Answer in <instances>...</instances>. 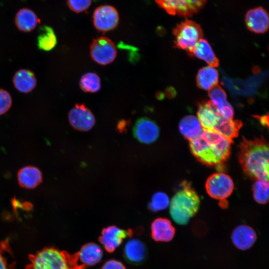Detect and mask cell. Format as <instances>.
Here are the masks:
<instances>
[{
    "instance_id": "cell-34",
    "label": "cell",
    "mask_w": 269,
    "mask_h": 269,
    "mask_svg": "<svg viewBox=\"0 0 269 269\" xmlns=\"http://www.w3.org/2000/svg\"><path fill=\"white\" fill-rule=\"evenodd\" d=\"M8 244L6 242L1 243L0 248V269H11V266L8 263L6 257L4 255L3 249Z\"/></svg>"
},
{
    "instance_id": "cell-23",
    "label": "cell",
    "mask_w": 269,
    "mask_h": 269,
    "mask_svg": "<svg viewBox=\"0 0 269 269\" xmlns=\"http://www.w3.org/2000/svg\"><path fill=\"white\" fill-rule=\"evenodd\" d=\"M242 126L243 124L241 121L226 119L220 117L212 131L219 134L232 142L234 138L238 136Z\"/></svg>"
},
{
    "instance_id": "cell-13",
    "label": "cell",
    "mask_w": 269,
    "mask_h": 269,
    "mask_svg": "<svg viewBox=\"0 0 269 269\" xmlns=\"http://www.w3.org/2000/svg\"><path fill=\"white\" fill-rule=\"evenodd\" d=\"M245 23L251 31L256 33H264L269 29V13L262 6L251 9L246 14Z\"/></svg>"
},
{
    "instance_id": "cell-31",
    "label": "cell",
    "mask_w": 269,
    "mask_h": 269,
    "mask_svg": "<svg viewBox=\"0 0 269 269\" xmlns=\"http://www.w3.org/2000/svg\"><path fill=\"white\" fill-rule=\"evenodd\" d=\"M92 0H67L69 8L76 13L87 10L91 5Z\"/></svg>"
},
{
    "instance_id": "cell-14",
    "label": "cell",
    "mask_w": 269,
    "mask_h": 269,
    "mask_svg": "<svg viewBox=\"0 0 269 269\" xmlns=\"http://www.w3.org/2000/svg\"><path fill=\"white\" fill-rule=\"evenodd\" d=\"M257 238L255 231L247 225L237 226L231 234V240L234 245L242 251L250 249L256 242Z\"/></svg>"
},
{
    "instance_id": "cell-15",
    "label": "cell",
    "mask_w": 269,
    "mask_h": 269,
    "mask_svg": "<svg viewBox=\"0 0 269 269\" xmlns=\"http://www.w3.org/2000/svg\"><path fill=\"white\" fill-rule=\"evenodd\" d=\"M75 255L78 263L82 267H92L101 261L103 257V251L99 245L89 243L83 246Z\"/></svg>"
},
{
    "instance_id": "cell-1",
    "label": "cell",
    "mask_w": 269,
    "mask_h": 269,
    "mask_svg": "<svg viewBox=\"0 0 269 269\" xmlns=\"http://www.w3.org/2000/svg\"><path fill=\"white\" fill-rule=\"evenodd\" d=\"M232 142L219 134L203 129L196 138L189 141V146L199 161L207 166L217 167L228 159Z\"/></svg>"
},
{
    "instance_id": "cell-25",
    "label": "cell",
    "mask_w": 269,
    "mask_h": 269,
    "mask_svg": "<svg viewBox=\"0 0 269 269\" xmlns=\"http://www.w3.org/2000/svg\"><path fill=\"white\" fill-rule=\"evenodd\" d=\"M40 20L31 9L23 8L20 9L15 17V23L20 31L27 32L33 30Z\"/></svg>"
},
{
    "instance_id": "cell-24",
    "label": "cell",
    "mask_w": 269,
    "mask_h": 269,
    "mask_svg": "<svg viewBox=\"0 0 269 269\" xmlns=\"http://www.w3.org/2000/svg\"><path fill=\"white\" fill-rule=\"evenodd\" d=\"M178 128L182 135L189 141L196 138L203 130L198 118L192 115L183 118L179 122Z\"/></svg>"
},
{
    "instance_id": "cell-12",
    "label": "cell",
    "mask_w": 269,
    "mask_h": 269,
    "mask_svg": "<svg viewBox=\"0 0 269 269\" xmlns=\"http://www.w3.org/2000/svg\"><path fill=\"white\" fill-rule=\"evenodd\" d=\"M132 232L116 226H110L104 228L100 237V242L103 248L109 252H113L118 248L124 240L130 237Z\"/></svg>"
},
{
    "instance_id": "cell-2",
    "label": "cell",
    "mask_w": 269,
    "mask_h": 269,
    "mask_svg": "<svg viewBox=\"0 0 269 269\" xmlns=\"http://www.w3.org/2000/svg\"><path fill=\"white\" fill-rule=\"evenodd\" d=\"M238 157L244 172L255 179L269 180V144L263 137L243 138Z\"/></svg>"
},
{
    "instance_id": "cell-17",
    "label": "cell",
    "mask_w": 269,
    "mask_h": 269,
    "mask_svg": "<svg viewBox=\"0 0 269 269\" xmlns=\"http://www.w3.org/2000/svg\"><path fill=\"white\" fill-rule=\"evenodd\" d=\"M197 115L203 129L210 131L213 130L221 117L210 101H202L199 103Z\"/></svg>"
},
{
    "instance_id": "cell-27",
    "label": "cell",
    "mask_w": 269,
    "mask_h": 269,
    "mask_svg": "<svg viewBox=\"0 0 269 269\" xmlns=\"http://www.w3.org/2000/svg\"><path fill=\"white\" fill-rule=\"evenodd\" d=\"M41 32L37 37V46L40 50L49 51L57 44V38L53 29L44 25L41 28Z\"/></svg>"
},
{
    "instance_id": "cell-8",
    "label": "cell",
    "mask_w": 269,
    "mask_h": 269,
    "mask_svg": "<svg viewBox=\"0 0 269 269\" xmlns=\"http://www.w3.org/2000/svg\"><path fill=\"white\" fill-rule=\"evenodd\" d=\"M90 54L95 62L105 65L115 60L117 50L115 44L110 38L102 36L93 40L90 45Z\"/></svg>"
},
{
    "instance_id": "cell-3",
    "label": "cell",
    "mask_w": 269,
    "mask_h": 269,
    "mask_svg": "<svg viewBox=\"0 0 269 269\" xmlns=\"http://www.w3.org/2000/svg\"><path fill=\"white\" fill-rule=\"evenodd\" d=\"M200 204L197 193L189 182L184 181L170 202V216L176 224L186 225L198 212Z\"/></svg>"
},
{
    "instance_id": "cell-21",
    "label": "cell",
    "mask_w": 269,
    "mask_h": 269,
    "mask_svg": "<svg viewBox=\"0 0 269 269\" xmlns=\"http://www.w3.org/2000/svg\"><path fill=\"white\" fill-rule=\"evenodd\" d=\"M12 82L17 91L25 94L31 92L37 84L34 73L26 69L17 70L13 76Z\"/></svg>"
},
{
    "instance_id": "cell-18",
    "label": "cell",
    "mask_w": 269,
    "mask_h": 269,
    "mask_svg": "<svg viewBox=\"0 0 269 269\" xmlns=\"http://www.w3.org/2000/svg\"><path fill=\"white\" fill-rule=\"evenodd\" d=\"M175 234V228L167 218H156L151 224V235L155 241L169 242L173 239Z\"/></svg>"
},
{
    "instance_id": "cell-20",
    "label": "cell",
    "mask_w": 269,
    "mask_h": 269,
    "mask_svg": "<svg viewBox=\"0 0 269 269\" xmlns=\"http://www.w3.org/2000/svg\"><path fill=\"white\" fill-rule=\"evenodd\" d=\"M17 179L20 187L25 189H34L42 181L41 171L33 166L21 168L17 173Z\"/></svg>"
},
{
    "instance_id": "cell-4",
    "label": "cell",
    "mask_w": 269,
    "mask_h": 269,
    "mask_svg": "<svg viewBox=\"0 0 269 269\" xmlns=\"http://www.w3.org/2000/svg\"><path fill=\"white\" fill-rule=\"evenodd\" d=\"M26 269H83L76 255H70L53 247L42 249L29 258Z\"/></svg>"
},
{
    "instance_id": "cell-9",
    "label": "cell",
    "mask_w": 269,
    "mask_h": 269,
    "mask_svg": "<svg viewBox=\"0 0 269 269\" xmlns=\"http://www.w3.org/2000/svg\"><path fill=\"white\" fill-rule=\"evenodd\" d=\"M119 21V15L117 9L110 5L97 7L93 14V22L97 30L107 32L115 28Z\"/></svg>"
},
{
    "instance_id": "cell-7",
    "label": "cell",
    "mask_w": 269,
    "mask_h": 269,
    "mask_svg": "<svg viewBox=\"0 0 269 269\" xmlns=\"http://www.w3.org/2000/svg\"><path fill=\"white\" fill-rule=\"evenodd\" d=\"M157 5L168 14L186 18L198 13L207 0H154Z\"/></svg>"
},
{
    "instance_id": "cell-19",
    "label": "cell",
    "mask_w": 269,
    "mask_h": 269,
    "mask_svg": "<svg viewBox=\"0 0 269 269\" xmlns=\"http://www.w3.org/2000/svg\"><path fill=\"white\" fill-rule=\"evenodd\" d=\"M123 252L126 260L134 264H138L143 262L146 255L145 245L136 238L129 239L125 244Z\"/></svg>"
},
{
    "instance_id": "cell-26",
    "label": "cell",
    "mask_w": 269,
    "mask_h": 269,
    "mask_svg": "<svg viewBox=\"0 0 269 269\" xmlns=\"http://www.w3.org/2000/svg\"><path fill=\"white\" fill-rule=\"evenodd\" d=\"M219 79L218 71L213 67L208 66L200 69L196 77L197 86L204 90H210L216 86Z\"/></svg>"
},
{
    "instance_id": "cell-11",
    "label": "cell",
    "mask_w": 269,
    "mask_h": 269,
    "mask_svg": "<svg viewBox=\"0 0 269 269\" xmlns=\"http://www.w3.org/2000/svg\"><path fill=\"white\" fill-rule=\"evenodd\" d=\"M133 132L134 137L138 141L144 144H150L158 138L159 129L152 120L141 118L135 123Z\"/></svg>"
},
{
    "instance_id": "cell-5",
    "label": "cell",
    "mask_w": 269,
    "mask_h": 269,
    "mask_svg": "<svg viewBox=\"0 0 269 269\" xmlns=\"http://www.w3.org/2000/svg\"><path fill=\"white\" fill-rule=\"evenodd\" d=\"M173 32L175 46L187 51L192 49L203 36L200 25L188 19L178 24Z\"/></svg>"
},
{
    "instance_id": "cell-28",
    "label": "cell",
    "mask_w": 269,
    "mask_h": 269,
    "mask_svg": "<svg viewBox=\"0 0 269 269\" xmlns=\"http://www.w3.org/2000/svg\"><path fill=\"white\" fill-rule=\"evenodd\" d=\"M79 85L85 92L96 93L101 88V80L97 74L88 72L81 77Z\"/></svg>"
},
{
    "instance_id": "cell-29",
    "label": "cell",
    "mask_w": 269,
    "mask_h": 269,
    "mask_svg": "<svg viewBox=\"0 0 269 269\" xmlns=\"http://www.w3.org/2000/svg\"><path fill=\"white\" fill-rule=\"evenodd\" d=\"M269 180H256L253 186V197L255 200L261 204H266L269 200Z\"/></svg>"
},
{
    "instance_id": "cell-10",
    "label": "cell",
    "mask_w": 269,
    "mask_h": 269,
    "mask_svg": "<svg viewBox=\"0 0 269 269\" xmlns=\"http://www.w3.org/2000/svg\"><path fill=\"white\" fill-rule=\"evenodd\" d=\"M71 126L78 131L87 132L91 130L95 124V118L92 112L84 104H77L68 113Z\"/></svg>"
},
{
    "instance_id": "cell-6",
    "label": "cell",
    "mask_w": 269,
    "mask_h": 269,
    "mask_svg": "<svg viewBox=\"0 0 269 269\" xmlns=\"http://www.w3.org/2000/svg\"><path fill=\"white\" fill-rule=\"evenodd\" d=\"M205 188L208 194L220 201L222 207L228 206L227 199L234 189V182L231 177L223 172L215 173L207 179Z\"/></svg>"
},
{
    "instance_id": "cell-33",
    "label": "cell",
    "mask_w": 269,
    "mask_h": 269,
    "mask_svg": "<svg viewBox=\"0 0 269 269\" xmlns=\"http://www.w3.org/2000/svg\"><path fill=\"white\" fill-rule=\"evenodd\" d=\"M101 269H126L124 265L116 260H110L106 262Z\"/></svg>"
},
{
    "instance_id": "cell-22",
    "label": "cell",
    "mask_w": 269,
    "mask_h": 269,
    "mask_svg": "<svg viewBox=\"0 0 269 269\" xmlns=\"http://www.w3.org/2000/svg\"><path fill=\"white\" fill-rule=\"evenodd\" d=\"M188 53L191 56L204 60L211 67H216L219 65V60L206 39H200Z\"/></svg>"
},
{
    "instance_id": "cell-35",
    "label": "cell",
    "mask_w": 269,
    "mask_h": 269,
    "mask_svg": "<svg viewBox=\"0 0 269 269\" xmlns=\"http://www.w3.org/2000/svg\"><path fill=\"white\" fill-rule=\"evenodd\" d=\"M257 118L259 120L263 126H268V115H267L263 116H256Z\"/></svg>"
},
{
    "instance_id": "cell-16",
    "label": "cell",
    "mask_w": 269,
    "mask_h": 269,
    "mask_svg": "<svg viewBox=\"0 0 269 269\" xmlns=\"http://www.w3.org/2000/svg\"><path fill=\"white\" fill-rule=\"evenodd\" d=\"M210 102L215 107L218 114L226 119H233L234 110L227 100L224 90L220 86H216L209 90Z\"/></svg>"
},
{
    "instance_id": "cell-30",
    "label": "cell",
    "mask_w": 269,
    "mask_h": 269,
    "mask_svg": "<svg viewBox=\"0 0 269 269\" xmlns=\"http://www.w3.org/2000/svg\"><path fill=\"white\" fill-rule=\"evenodd\" d=\"M170 201L167 195L164 192L158 191L152 195L148 207L153 212H157L166 209Z\"/></svg>"
},
{
    "instance_id": "cell-32",
    "label": "cell",
    "mask_w": 269,
    "mask_h": 269,
    "mask_svg": "<svg viewBox=\"0 0 269 269\" xmlns=\"http://www.w3.org/2000/svg\"><path fill=\"white\" fill-rule=\"evenodd\" d=\"M12 98L6 90L0 88V116L6 113L12 105Z\"/></svg>"
}]
</instances>
